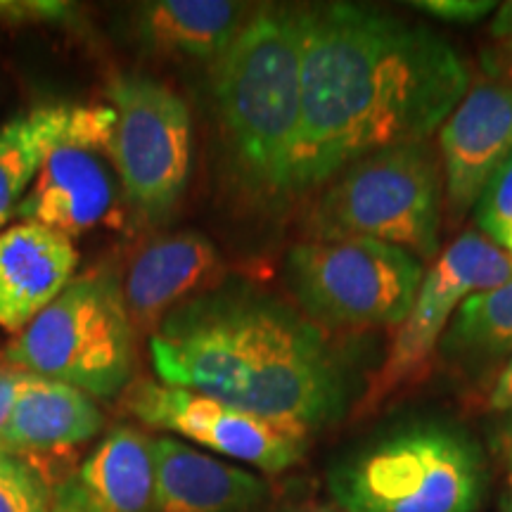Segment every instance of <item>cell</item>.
I'll return each instance as SVG.
<instances>
[{"label":"cell","mask_w":512,"mask_h":512,"mask_svg":"<svg viewBox=\"0 0 512 512\" xmlns=\"http://www.w3.org/2000/svg\"><path fill=\"white\" fill-rule=\"evenodd\" d=\"M275 512H347L339 508L337 503H323V501H297L280 505Z\"/></svg>","instance_id":"cell-31"},{"label":"cell","mask_w":512,"mask_h":512,"mask_svg":"<svg viewBox=\"0 0 512 512\" xmlns=\"http://www.w3.org/2000/svg\"><path fill=\"white\" fill-rule=\"evenodd\" d=\"M230 174L249 200L283 207L297 197L302 140L299 5H259L211 74Z\"/></svg>","instance_id":"cell-3"},{"label":"cell","mask_w":512,"mask_h":512,"mask_svg":"<svg viewBox=\"0 0 512 512\" xmlns=\"http://www.w3.org/2000/svg\"><path fill=\"white\" fill-rule=\"evenodd\" d=\"M266 491V482L254 472L197 451L181 439H155L152 512H254Z\"/></svg>","instance_id":"cell-15"},{"label":"cell","mask_w":512,"mask_h":512,"mask_svg":"<svg viewBox=\"0 0 512 512\" xmlns=\"http://www.w3.org/2000/svg\"><path fill=\"white\" fill-rule=\"evenodd\" d=\"M501 512H512V486L501 496Z\"/></svg>","instance_id":"cell-32"},{"label":"cell","mask_w":512,"mask_h":512,"mask_svg":"<svg viewBox=\"0 0 512 512\" xmlns=\"http://www.w3.org/2000/svg\"><path fill=\"white\" fill-rule=\"evenodd\" d=\"M124 408L147 427L174 432L266 475H283L309 451V434L171 384L133 382L124 392Z\"/></svg>","instance_id":"cell-9"},{"label":"cell","mask_w":512,"mask_h":512,"mask_svg":"<svg viewBox=\"0 0 512 512\" xmlns=\"http://www.w3.org/2000/svg\"><path fill=\"white\" fill-rule=\"evenodd\" d=\"M302 140L297 197L358 159L427 143L470 91L456 48L366 3L299 5Z\"/></svg>","instance_id":"cell-1"},{"label":"cell","mask_w":512,"mask_h":512,"mask_svg":"<svg viewBox=\"0 0 512 512\" xmlns=\"http://www.w3.org/2000/svg\"><path fill=\"white\" fill-rule=\"evenodd\" d=\"M76 482L98 512H152L155 439L131 425L114 427L81 465Z\"/></svg>","instance_id":"cell-18"},{"label":"cell","mask_w":512,"mask_h":512,"mask_svg":"<svg viewBox=\"0 0 512 512\" xmlns=\"http://www.w3.org/2000/svg\"><path fill=\"white\" fill-rule=\"evenodd\" d=\"M102 427L105 413L93 396L72 384L27 373L0 437V453L34 463L36 456H55L86 444Z\"/></svg>","instance_id":"cell-16"},{"label":"cell","mask_w":512,"mask_h":512,"mask_svg":"<svg viewBox=\"0 0 512 512\" xmlns=\"http://www.w3.org/2000/svg\"><path fill=\"white\" fill-rule=\"evenodd\" d=\"M50 512H98V508L76 482V477H67L53 489V510Z\"/></svg>","instance_id":"cell-26"},{"label":"cell","mask_w":512,"mask_h":512,"mask_svg":"<svg viewBox=\"0 0 512 512\" xmlns=\"http://www.w3.org/2000/svg\"><path fill=\"white\" fill-rule=\"evenodd\" d=\"M219 273L221 254L204 233L178 230L150 240L121 280L133 328L155 332L176 306L214 287Z\"/></svg>","instance_id":"cell-13"},{"label":"cell","mask_w":512,"mask_h":512,"mask_svg":"<svg viewBox=\"0 0 512 512\" xmlns=\"http://www.w3.org/2000/svg\"><path fill=\"white\" fill-rule=\"evenodd\" d=\"M422 278L420 259L375 240H304L285 259L297 309L323 330L401 325Z\"/></svg>","instance_id":"cell-7"},{"label":"cell","mask_w":512,"mask_h":512,"mask_svg":"<svg viewBox=\"0 0 512 512\" xmlns=\"http://www.w3.org/2000/svg\"><path fill=\"white\" fill-rule=\"evenodd\" d=\"M479 233L501 247L512 223V155L491 178L475 207Z\"/></svg>","instance_id":"cell-22"},{"label":"cell","mask_w":512,"mask_h":512,"mask_svg":"<svg viewBox=\"0 0 512 512\" xmlns=\"http://www.w3.org/2000/svg\"><path fill=\"white\" fill-rule=\"evenodd\" d=\"M486 34L491 38V46L496 48L512 46V0H505V3H501L494 10V17H491Z\"/></svg>","instance_id":"cell-28"},{"label":"cell","mask_w":512,"mask_h":512,"mask_svg":"<svg viewBox=\"0 0 512 512\" xmlns=\"http://www.w3.org/2000/svg\"><path fill=\"white\" fill-rule=\"evenodd\" d=\"M486 486L477 441L437 418L396 425L328 470L332 503L347 512H477Z\"/></svg>","instance_id":"cell-4"},{"label":"cell","mask_w":512,"mask_h":512,"mask_svg":"<svg viewBox=\"0 0 512 512\" xmlns=\"http://www.w3.org/2000/svg\"><path fill=\"white\" fill-rule=\"evenodd\" d=\"M408 8L446 24H477L484 17L494 15L498 3L494 0H413Z\"/></svg>","instance_id":"cell-24"},{"label":"cell","mask_w":512,"mask_h":512,"mask_svg":"<svg viewBox=\"0 0 512 512\" xmlns=\"http://www.w3.org/2000/svg\"><path fill=\"white\" fill-rule=\"evenodd\" d=\"M501 249H505V252H508V254L512 256V223H510L508 233H505V238H503V245H501Z\"/></svg>","instance_id":"cell-33"},{"label":"cell","mask_w":512,"mask_h":512,"mask_svg":"<svg viewBox=\"0 0 512 512\" xmlns=\"http://www.w3.org/2000/svg\"><path fill=\"white\" fill-rule=\"evenodd\" d=\"M53 489L29 460L0 453V512H50Z\"/></svg>","instance_id":"cell-21"},{"label":"cell","mask_w":512,"mask_h":512,"mask_svg":"<svg viewBox=\"0 0 512 512\" xmlns=\"http://www.w3.org/2000/svg\"><path fill=\"white\" fill-rule=\"evenodd\" d=\"M494 448L496 456L501 460L505 472H508L510 486H512V411L501 413V418L494 425Z\"/></svg>","instance_id":"cell-29"},{"label":"cell","mask_w":512,"mask_h":512,"mask_svg":"<svg viewBox=\"0 0 512 512\" xmlns=\"http://www.w3.org/2000/svg\"><path fill=\"white\" fill-rule=\"evenodd\" d=\"M114 110L110 155L121 192L140 219L174 214L192 164V119L174 88L145 74H117L107 86Z\"/></svg>","instance_id":"cell-8"},{"label":"cell","mask_w":512,"mask_h":512,"mask_svg":"<svg viewBox=\"0 0 512 512\" xmlns=\"http://www.w3.org/2000/svg\"><path fill=\"white\" fill-rule=\"evenodd\" d=\"M444 351L470 358H512V278L460 304L444 337Z\"/></svg>","instance_id":"cell-20"},{"label":"cell","mask_w":512,"mask_h":512,"mask_svg":"<svg viewBox=\"0 0 512 512\" xmlns=\"http://www.w3.org/2000/svg\"><path fill=\"white\" fill-rule=\"evenodd\" d=\"M0 19L8 24H74L76 8L62 0H0Z\"/></svg>","instance_id":"cell-23"},{"label":"cell","mask_w":512,"mask_h":512,"mask_svg":"<svg viewBox=\"0 0 512 512\" xmlns=\"http://www.w3.org/2000/svg\"><path fill=\"white\" fill-rule=\"evenodd\" d=\"M252 15L233 0H152L133 12V36L150 55L214 64Z\"/></svg>","instance_id":"cell-17"},{"label":"cell","mask_w":512,"mask_h":512,"mask_svg":"<svg viewBox=\"0 0 512 512\" xmlns=\"http://www.w3.org/2000/svg\"><path fill=\"white\" fill-rule=\"evenodd\" d=\"M439 155L448 214L460 221L512 155V88L494 81L470 86L439 128Z\"/></svg>","instance_id":"cell-12"},{"label":"cell","mask_w":512,"mask_h":512,"mask_svg":"<svg viewBox=\"0 0 512 512\" xmlns=\"http://www.w3.org/2000/svg\"><path fill=\"white\" fill-rule=\"evenodd\" d=\"M74 242L36 223L0 233V330L19 335L74 280Z\"/></svg>","instance_id":"cell-14"},{"label":"cell","mask_w":512,"mask_h":512,"mask_svg":"<svg viewBox=\"0 0 512 512\" xmlns=\"http://www.w3.org/2000/svg\"><path fill=\"white\" fill-rule=\"evenodd\" d=\"M482 69L484 74L489 76V81L512 88V46L510 48L486 46L482 50Z\"/></svg>","instance_id":"cell-27"},{"label":"cell","mask_w":512,"mask_h":512,"mask_svg":"<svg viewBox=\"0 0 512 512\" xmlns=\"http://www.w3.org/2000/svg\"><path fill=\"white\" fill-rule=\"evenodd\" d=\"M83 105H46L0 128V230L24 200L50 152L72 136Z\"/></svg>","instance_id":"cell-19"},{"label":"cell","mask_w":512,"mask_h":512,"mask_svg":"<svg viewBox=\"0 0 512 512\" xmlns=\"http://www.w3.org/2000/svg\"><path fill=\"white\" fill-rule=\"evenodd\" d=\"M24 377H27L24 370L0 361V437H3V430L5 425H8L12 408H15L19 392H22Z\"/></svg>","instance_id":"cell-25"},{"label":"cell","mask_w":512,"mask_h":512,"mask_svg":"<svg viewBox=\"0 0 512 512\" xmlns=\"http://www.w3.org/2000/svg\"><path fill=\"white\" fill-rule=\"evenodd\" d=\"M3 361L93 399L124 394L136 373V328L117 271L98 268L74 278L5 347Z\"/></svg>","instance_id":"cell-6"},{"label":"cell","mask_w":512,"mask_h":512,"mask_svg":"<svg viewBox=\"0 0 512 512\" xmlns=\"http://www.w3.org/2000/svg\"><path fill=\"white\" fill-rule=\"evenodd\" d=\"M444 176L427 143L399 145L349 164L306 214L309 240H375L420 261L439 252Z\"/></svg>","instance_id":"cell-5"},{"label":"cell","mask_w":512,"mask_h":512,"mask_svg":"<svg viewBox=\"0 0 512 512\" xmlns=\"http://www.w3.org/2000/svg\"><path fill=\"white\" fill-rule=\"evenodd\" d=\"M489 408L498 413L512 411V358H508V363H505L496 377L494 387H491Z\"/></svg>","instance_id":"cell-30"},{"label":"cell","mask_w":512,"mask_h":512,"mask_svg":"<svg viewBox=\"0 0 512 512\" xmlns=\"http://www.w3.org/2000/svg\"><path fill=\"white\" fill-rule=\"evenodd\" d=\"M512 278V256L486 235L463 233L425 271L408 316L396 330L368 403H377L403 384L418 380L444 335L448 320L472 294Z\"/></svg>","instance_id":"cell-10"},{"label":"cell","mask_w":512,"mask_h":512,"mask_svg":"<svg viewBox=\"0 0 512 512\" xmlns=\"http://www.w3.org/2000/svg\"><path fill=\"white\" fill-rule=\"evenodd\" d=\"M162 384L311 434L347 413L349 358L323 328L261 287L214 285L176 306L150 337Z\"/></svg>","instance_id":"cell-2"},{"label":"cell","mask_w":512,"mask_h":512,"mask_svg":"<svg viewBox=\"0 0 512 512\" xmlns=\"http://www.w3.org/2000/svg\"><path fill=\"white\" fill-rule=\"evenodd\" d=\"M112 131L110 105H83L72 136L50 152L34 185L19 202L17 219L55 230L69 240L110 223L121 192L114 164L107 162L112 159Z\"/></svg>","instance_id":"cell-11"}]
</instances>
